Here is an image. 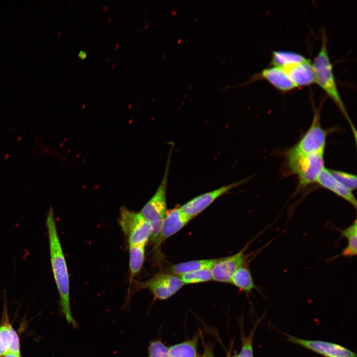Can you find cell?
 I'll return each instance as SVG.
<instances>
[{
  "label": "cell",
  "instance_id": "6da1fadb",
  "mask_svg": "<svg viewBox=\"0 0 357 357\" xmlns=\"http://www.w3.org/2000/svg\"><path fill=\"white\" fill-rule=\"evenodd\" d=\"M52 270L60 296V310L68 323L74 329L78 324L70 307L69 278L66 261L58 233L53 208L48 210L46 221Z\"/></svg>",
  "mask_w": 357,
  "mask_h": 357
},
{
  "label": "cell",
  "instance_id": "7a4b0ae2",
  "mask_svg": "<svg viewBox=\"0 0 357 357\" xmlns=\"http://www.w3.org/2000/svg\"><path fill=\"white\" fill-rule=\"evenodd\" d=\"M315 73V83L326 93L336 105L348 120L353 131L355 138L357 132L339 93L333 67L331 62L327 48V39L324 31L322 33V41L318 53L312 63Z\"/></svg>",
  "mask_w": 357,
  "mask_h": 357
},
{
  "label": "cell",
  "instance_id": "3957f363",
  "mask_svg": "<svg viewBox=\"0 0 357 357\" xmlns=\"http://www.w3.org/2000/svg\"><path fill=\"white\" fill-rule=\"evenodd\" d=\"M286 163L291 174L296 175L301 187L316 182L325 167L324 154H305L296 151L292 148L286 154Z\"/></svg>",
  "mask_w": 357,
  "mask_h": 357
},
{
  "label": "cell",
  "instance_id": "277c9868",
  "mask_svg": "<svg viewBox=\"0 0 357 357\" xmlns=\"http://www.w3.org/2000/svg\"><path fill=\"white\" fill-rule=\"evenodd\" d=\"M170 154L163 179L156 191L151 199L142 208L140 214L149 224L152 229V235L150 240L154 243L157 238L162 223L168 212L167 208L166 192L170 164Z\"/></svg>",
  "mask_w": 357,
  "mask_h": 357
},
{
  "label": "cell",
  "instance_id": "5b68a950",
  "mask_svg": "<svg viewBox=\"0 0 357 357\" xmlns=\"http://www.w3.org/2000/svg\"><path fill=\"white\" fill-rule=\"evenodd\" d=\"M119 226L127 238L129 245H146L150 240L152 229L140 212H135L124 206L119 210Z\"/></svg>",
  "mask_w": 357,
  "mask_h": 357
},
{
  "label": "cell",
  "instance_id": "8992f818",
  "mask_svg": "<svg viewBox=\"0 0 357 357\" xmlns=\"http://www.w3.org/2000/svg\"><path fill=\"white\" fill-rule=\"evenodd\" d=\"M320 109L314 110L311 124L296 145L292 147L296 151L305 154H324L328 131L320 123Z\"/></svg>",
  "mask_w": 357,
  "mask_h": 357
},
{
  "label": "cell",
  "instance_id": "52a82bcc",
  "mask_svg": "<svg viewBox=\"0 0 357 357\" xmlns=\"http://www.w3.org/2000/svg\"><path fill=\"white\" fill-rule=\"evenodd\" d=\"M184 285L178 276L161 273L146 281L138 283L135 290L147 289L155 299L165 300L175 295Z\"/></svg>",
  "mask_w": 357,
  "mask_h": 357
},
{
  "label": "cell",
  "instance_id": "ba28073f",
  "mask_svg": "<svg viewBox=\"0 0 357 357\" xmlns=\"http://www.w3.org/2000/svg\"><path fill=\"white\" fill-rule=\"evenodd\" d=\"M246 180L244 179L237 181L198 195L183 204L179 208L183 214L192 219L206 209L218 198L233 188L241 185Z\"/></svg>",
  "mask_w": 357,
  "mask_h": 357
},
{
  "label": "cell",
  "instance_id": "9c48e42d",
  "mask_svg": "<svg viewBox=\"0 0 357 357\" xmlns=\"http://www.w3.org/2000/svg\"><path fill=\"white\" fill-rule=\"evenodd\" d=\"M265 80L282 93H287L297 88L290 79L285 70L281 67L271 66L252 75L246 82L237 86L247 85L256 80Z\"/></svg>",
  "mask_w": 357,
  "mask_h": 357
},
{
  "label": "cell",
  "instance_id": "30bf717a",
  "mask_svg": "<svg viewBox=\"0 0 357 357\" xmlns=\"http://www.w3.org/2000/svg\"><path fill=\"white\" fill-rule=\"evenodd\" d=\"M288 340L299 345L325 357H357L356 354L350 350L333 343L311 340L288 336Z\"/></svg>",
  "mask_w": 357,
  "mask_h": 357
},
{
  "label": "cell",
  "instance_id": "8fae6325",
  "mask_svg": "<svg viewBox=\"0 0 357 357\" xmlns=\"http://www.w3.org/2000/svg\"><path fill=\"white\" fill-rule=\"evenodd\" d=\"M246 260L243 250L235 255L218 259L211 268L212 280L230 283L236 272L246 264Z\"/></svg>",
  "mask_w": 357,
  "mask_h": 357
},
{
  "label": "cell",
  "instance_id": "7c38bea8",
  "mask_svg": "<svg viewBox=\"0 0 357 357\" xmlns=\"http://www.w3.org/2000/svg\"><path fill=\"white\" fill-rule=\"evenodd\" d=\"M191 220L182 213L179 207L168 212L157 238L153 243L155 247H158L165 240L180 231Z\"/></svg>",
  "mask_w": 357,
  "mask_h": 357
},
{
  "label": "cell",
  "instance_id": "4fadbf2b",
  "mask_svg": "<svg viewBox=\"0 0 357 357\" xmlns=\"http://www.w3.org/2000/svg\"><path fill=\"white\" fill-rule=\"evenodd\" d=\"M316 182L344 199L357 209V199L352 191L337 181L331 175L328 169L325 167L323 169Z\"/></svg>",
  "mask_w": 357,
  "mask_h": 357
},
{
  "label": "cell",
  "instance_id": "5bb4252c",
  "mask_svg": "<svg viewBox=\"0 0 357 357\" xmlns=\"http://www.w3.org/2000/svg\"><path fill=\"white\" fill-rule=\"evenodd\" d=\"M297 87L315 83V73L312 63L308 59L298 63L283 68Z\"/></svg>",
  "mask_w": 357,
  "mask_h": 357
},
{
  "label": "cell",
  "instance_id": "9a60e30c",
  "mask_svg": "<svg viewBox=\"0 0 357 357\" xmlns=\"http://www.w3.org/2000/svg\"><path fill=\"white\" fill-rule=\"evenodd\" d=\"M357 222L355 219L353 223L347 228L344 229L335 228L340 235V238H345L347 240V245L341 253L330 259L333 260L340 256L343 257H353L357 255Z\"/></svg>",
  "mask_w": 357,
  "mask_h": 357
},
{
  "label": "cell",
  "instance_id": "2e32d148",
  "mask_svg": "<svg viewBox=\"0 0 357 357\" xmlns=\"http://www.w3.org/2000/svg\"><path fill=\"white\" fill-rule=\"evenodd\" d=\"M307 60L304 56L297 52L283 50L273 51L272 52L271 60L269 65L284 68Z\"/></svg>",
  "mask_w": 357,
  "mask_h": 357
},
{
  "label": "cell",
  "instance_id": "e0dca14e",
  "mask_svg": "<svg viewBox=\"0 0 357 357\" xmlns=\"http://www.w3.org/2000/svg\"><path fill=\"white\" fill-rule=\"evenodd\" d=\"M145 245H129V285L141 270L145 259Z\"/></svg>",
  "mask_w": 357,
  "mask_h": 357
},
{
  "label": "cell",
  "instance_id": "ac0fdd59",
  "mask_svg": "<svg viewBox=\"0 0 357 357\" xmlns=\"http://www.w3.org/2000/svg\"><path fill=\"white\" fill-rule=\"evenodd\" d=\"M218 259L195 260L178 263L171 267L172 274L180 276L197 270L211 269Z\"/></svg>",
  "mask_w": 357,
  "mask_h": 357
},
{
  "label": "cell",
  "instance_id": "d6986e66",
  "mask_svg": "<svg viewBox=\"0 0 357 357\" xmlns=\"http://www.w3.org/2000/svg\"><path fill=\"white\" fill-rule=\"evenodd\" d=\"M3 308V322L0 325V357L10 353L12 345L13 329L9 323L5 303Z\"/></svg>",
  "mask_w": 357,
  "mask_h": 357
},
{
  "label": "cell",
  "instance_id": "ffe728a7",
  "mask_svg": "<svg viewBox=\"0 0 357 357\" xmlns=\"http://www.w3.org/2000/svg\"><path fill=\"white\" fill-rule=\"evenodd\" d=\"M230 283L247 294L256 288L251 272L246 264L236 272Z\"/></svg>",
  "mask_w": 357,
  "mask_h": 357
},
{
  "label": "cell",
  "instance_id": "44dd1931",
  "mask_svg": "<svg viewBox=\"0 0 357 357\" xmlns=\"http://www.w3.org/2000/svg\"><path fill=\"white\" fill-rule=\"evenodd\" d=\"M198 336L169 348V357H199L197 352Z\"/></svg>",
  "mask_w": 357,
  "mask_h": 357
},
{
  "label": "cell",
  "instance_id": "7402d4cb",
  "mask_svg": "<svg viewBox=\"0 0 357 357\" xmlns=\"http://www.w3.org/2000/svg\"><path fill=\"white\" fill-rule=\"evenodd\" d=\"M184 284L203 283L212 280L211 269H204L179 276Z\"/></svg>",
  "mask_w": 357,
  "mask_h": 357
},
{
  "label": "cell",
  "instance_id": "603a6c76",
  "mask_svg": "<svg viewBox=\"0 0 357 357\" xmlns=\"http://www.w3.org/2000/svg\"><path fill=\"white\" fill-rule=\"evenodd\" d=\"M328 170L331 175L344 186L352 191L356 189V175L339 170Z\"/></svg>",
  "mask_w": 357,
  "mask_h": 357
},
{
  "label": "cell",
  "instance_id": "cb8c5ba5",
  "mask_svg": "<svg viewBox=\"0 0 357 357\" xmlns=\"http://www.w3.org/2000/svg\"><path fill=\"white\" fill-rule=\"evenodd\" d=\"M148 357H169V349L160 340L151 341L148 348Z\"/></svg>",
  "mask_w": 357,
  "mask_h": 357
},
{
  "label": "cell",
  "instance_id": "d4e9b609",
  "mask_svg": "<svg viewBox=\"0 0 357 357\" xmlns=\"http://www.w3.org/2000/svg\"><path fill=\"white\" fill-rule=\"evenodd\" d=\"M254 330L251 331L248 336L243 337L241 349L238 355L240 357H253L252 350V340Z\"/></svg>",
  "mask_w": 357,
  "mask_h": 357
},
{
  "label": "cell",
  "instance_id": "484cf974",
  "mask_svg": "<svg viewBox=\"0 0 357 357\" xmlns=\"http://www.w3.org/2000/svg\"><path fill=\"white\" fill-rule=\"evenodd\" d=\"M201 357H215L212 346L208 345H205L203 354Z\"/></svg>",
  "mask_w": 357,
  "mask_h": 357
},
{
  "label": "cell",
  "instance_id": "4316f807",
  "mask_svg": "<svg viewBox=\"0 0 357 357\" xmlns=\"http://www.w3.org/2000/svg\"><path fill=\"white\" fill-rule=\"evenodd\" d=\"M87 53L83 50L80 51L78 54V58L81 60L85 59L87 58Z\"/></svg>",
  "mask_w": 357,
  "mask_h": 357
},
{
  "label": "cell",
  "instance_id": "83f0119b",
  "mask_svg": "<svg viewBox=\"0 0 357 357\" xmlns=\"http://www.w3.org/2000/svg\"><path fill=\"white\" fill-rule=\"evenodd\" d=\"M1 357H21V356L20 355H18L10 352Z\"/></svg>",
  "mask_w": 357,
  "mask_h": 357
},
{
  "label": "cell",
  "instance_id": "f1b7e54d",
  "mask_svg": "<svg viewBox=\"0 0 357 357\" xmlns=\"http://www.w3.org/2000/svg\"><path fill=\"white\" fill-rule=\"evenodd\" d=\"M119 46V44H117V45H116V47H115V49H117L118 48Z\"/></svg>",
  "mask_w": 357,
  "mask_h": 357
},
{
  "label": "cell",
  "instance_id": "f546056e",
  "mask_svg": "<svg viewBox=\"0 0 357 357\" xmlns=\"http://www.w3.org/2000/svg\"><path fill=\"white\" fill-rule=\"evenodd\" d=\"M240 357L238 355L232 356V357Z\"/></svg>",
  "mask_w": 357,
  "mask_h": 357
},
{
  "label": "cell",
  "instance_id": "4dcf8cb0",
  "mask_svg": "<svg viewBox=\"0 0 357 357\" xmlns=\"http://www.w3.org/2000/svg\"><path fill=\"white\" fill-rule=\"evenodd\" d=\"M107 9H108V6H106L104 11H106Z\"/></svg>",
  "mask_w": 357,
  "mask_h": 357
},
{
  "label": "cell",
  "instance_id": "1f68e13d",
  "mask_svg": "<svg viewBox=\"0 0 357 357\" xmlns=\"http://www.w3.org/2000/svg\"><path fill=\"white\" fill-rule=\"evenodd\" d=\"M115 66H116V64H114L113 65V66H112V68H114V67H115Z\"/></svg>",
  "mask_w": 357,
  "mask_h": 357
},
{
  "label": "cell",
  "instance_id": "d6a6232c",
  "mask_svg": "<svg viewBox=\"0 0 357 357\" xmlns=\"http://www.w3.org/2000/svg\"><path fill=\"white\" fill-rule=\"evenodd\" d=\"M110 21H111V19H109V21H108V23H109Z\"/></svg>",
  "mask_w": 357,
  "mask_h": 357
}]
</instances>
